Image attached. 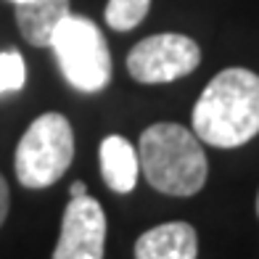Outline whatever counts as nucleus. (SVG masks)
I'll return each mask as SVG.
<instances>
[{
  "instance_id": "1",
  "label": "nucleus",
  "mask_w": 259,
  "mask_h": 259,
  "mask_svg": "<svg viewBox=\"0 0 259 259\" xmlns=\"http://www.w3.org/2000/svg\"><path fill=\"white\" fill-rule=\"evenodd\" d=\"M193 133L214 148H238L259 135V74L241 66L220 72L193 106Z\"/></svg>"
},
{
  "instance_id": "2",
  "label": "nucleus",
  "mask_w": 259,
  "mask_h": 259,
  "mask_svg": "<svg viewBox=\"0 0 259 259\" xmlns=\"http://www.w3.org/2000/svg\"><path fill=\"white\" fill-rule=\"evenodd\" d=\"M140 172L164 196H193L206 183V154L201 140L183 124L156 122L143 130L138 143Z\"/></svg>"
},
{
  "instance_id": "3",
  "label": "nucleus",
  "mask_w": 259,
  "mask_h": 259,
  "mask_svg": "<svg viewBox=\"0 0 259 259\" xmlns=\"http://www.w3.org/2000/svg\"><path fill=\"white\" fill-rule=\"evenodd\" d=\"M74 161V133L64 114L45 111L34 119L16 146V178L24 188L40 191L64 178Z\"/></svg>"
},
{
  "instance_id": "4",
  "label": "nucleus",
  "mask_w": 259,
  "mask_h": 259,
  "mask_svg": "<svg viewBox=\"0 0 259 259\" xmlns=\"http://www.w3.org/2000/svg\"><path fill=\"white\" fill-rule=\"evenodd\" d=\"M61 74L79 93H98L111 79V56L103 32L85 16L69 14L51 40Z\"/></svg>"
},
{
  "instance_id": "5",
  "label": "nucleus",
  "mask_w": 259,
  "mask_h": 259,
  "mask_svg": "<svg viewBox=\"0 0 259 259\" xmlns=\"http://www.w3.org/2000/svg\"><path fill=\"white\" fill-rule=\"evenodd\" d=\"M198 64H201L198 42L178 32L151 34L127 56V72L140 85H164L188 77L198 69Z\"/></svg>"
},
{
  "instance_id": "6",
  "label": "nucleus",
  "mask_w": 259,
  "mask_h": 259,
  "mask_svg": "<svg viewBox=\"0 0 259 259\" xmlns=\"http://www.w3.org/2000/svg\"><path fill=\"white\" fill-rule=\"evenodd\" d=\"M106 214L93 196L69 198L53 259H103Z\"/></svg>"
},
{
  "instance_id": "7",
  "label": "nucleus",
  "mask_w": 259,
  "mask_h": 259,
  "mask_svg": "<svg viewBox=\"0 0 259 259\" xmlns=\"http://www.w3.org/2000/svg\"><path fill=\"white\" fill-rule=\"evenodd\" d=\"M198 235L188 222H164L135 241V259H196Z\"/></svg>"
},
{
  "instance_id": "8",
  "label": "nucleus",
  "mask_w": 259,
  "mask_h": 259,
  "mask_svg": "<svg viewBox=\"0 0 259 259\" xmlns=\"http://www.w3.org/2000/svg\"><path fill=\"white\" fill-rule=\"evenodd\" d=\"M69 14V0H27L16 6V24L29 45L51 48L56 29Z\"/></svg>"
},
{
  "instance_id": "9",
  "label": "nucleus",
  "mask_w": 259,
  "mask_h": 259,
  "mask_svg": "<svg viewBox=\"0 0 259 259\" xmlns=\"http://www.w3.org/2000/svg\"><path fill=\"white\" fill-rule=\"evenodd\" d=\"M101 156V175L103 183L114 193H133L138 175H140V159L135 154V146L122 135H106L98 148Z\"/></svg>"
},
{
  "instance_id": "10",
  "label": "nucleus",
  "mask_w": 259,
  "mask_h": 259,
  "mask_svg": "<svg viewBox=\"0 0 259 259\" xmlns=\"http://www.w3.org/2000/svg\"><path fill=\"white\" fill-rule=\"evenodd\" d=\"M151 0H109L106 6V24L116 32L135 29L146 19Z\"/></svg>"
},
{
  "instance_id": "11",
  "label": "nucleus",
  "mask_w": 259,
  "mask_h": 259,
  "mask_svg": "<svg viewBox=\"0 0 259 259\" xmlns=\"http://www.w3.org/2000/svg\"><path fill=\"white\" fill-rule=\"evenodd\" d=\"M24 79H27V66H24L21 53L16 48L3 51L0 53V96L21 90Z\"/></svg>"
},
{
  "instance_id": "12",
  "label": "nucleus",
  "mask_w": 259,
  "mask_h": 259,
  "mask_svg": "<svg viewBox=\"0 0 259 259\" xmlns=\"http://www.w3.org/2000/svg\"><path fill=\"white\" fill-rule=\"evenodd\" d=\"M8 206H11V193H8V183H6V178L0 175V225L6 222V217H8Z\"/></svg>"
},
{
  "instance_id": "13",
  "label": "nucleus",
  "mask_w": 259,
  "mask_h": 259,
  "mask_svg": "<svg viewBox=\"0 0 259 259\" xmlns=\"http://www.w3.org/2000/svg\"><path fill=\"white\" fill-rule=\"evenodd\" d=\"M69 196H72V198H79V196H88V185L82 183V180L72 183V188H69Z\"/></svg>"
},
{
  "instance_id": "14",
  "label": "nucleus",
  "mask_w": 259,
  "mask_h": 259,
  "mask_svg": "<svg viewBox=\"0 0 259 259\" xmlns=\"http://www.w3.org/2000/svg\"><path fill=\"white\" fill-rule=\"evenodd\" d=\"M11 3H14V6H19V3H27V0H11Z\"/></svg>"
},
{
  "instance_id": "15",
  "label": "nucleus",
  "mask_w": 259,
  "mask_h": 259,
  "mask_svg": "<svg viewBox=\"0 0 259 259\" xmlns=\"http://www.w3.org/2000/svg\"><path fill=\"white\" fill-rule=\"evenodd\" d=\"M256 217H259V193H256Z\"/></svg>"
}]
</instances>
